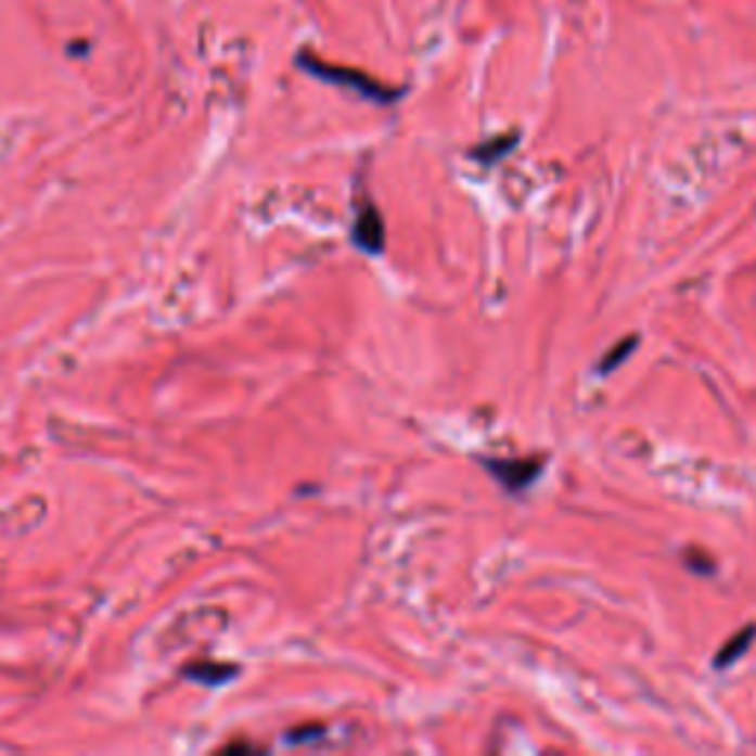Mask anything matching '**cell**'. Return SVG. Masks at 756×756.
Here are the masks:
<instances>
[{"label":"cell","mask_w":756,"mask_h":756,"mask_svg":"<svg viewBox=\"0 0 756 756\" xmlns=\"http://www.w3.org/2000/svg\"><path fill=\"white\" fill-rule=\"evenodd\" d=\"M298 65H302V68H308L310 75L329 80V84L355 89L358 95L370 98V101H375V104H390V101H396V98L402 95V89H387L384 84L373 80L370 75H363V72H355V68H341V65L317 63L313 56H305V54L298 56Z\"/></svg>","instance_id":"cell-1"},{"label":"cell","mask_w":756,"mask_h":756,"mask_svg":"<svg viewBox=\"0 0 756 756\" xmlns=\"http://www.w3.org/2000/svg\"><path fill=\"white\" fill-rule=\"evenodd\" d=\"M485 467L502 488L521 494L538 479L543 467V459H485Z\"/></svg>","instance_id":"cell-2"},{"label":"cell","mask_w":756,"mask_h":756,"mask_svg":"<svg viewBox=\"0 0 756 756\" xmlns=\"http://www.w3.org/2000/svg\"><path fill=\"white\" fill-rule=\"evenodd\" d=\"M351 240L358 243V248L370 252V255H379V252L384 248V222L370 198L358 204V216H355Z\"/></svg>","instance_id":"cell-3"},{"label":"cell","mask_w":756,"mask_h":756,"mask_svg":"<svg viewBox=\"0 0 756 756\" xmlns=\"http://www.w3.org/2000/svg\"><path fill=\"white\" fill-rule=\"evenodd\" d=\"M236 671H240L236 665H225V662H198V665L183 668L190 680L202 682V685H222L225 680L236 677Z\"/></svg>","instance_id":"cell-4"},{"label":"cell","mask_w":756,"mask_h":756,"mask_svg":"<svg viewBox=\"0 0 756 756\" xmlns=\"http://www.w3.org/2000/svg\"><path fill=\"white\" fill-rule=\"evenodd\" d=\"M754 636H756V627H747V629H742V632H735L733 636V641L727 644V648H721L718 653H715V668H730L742 653H745L747 648H751V641H754Z\"/></svg>","instance_id":"cell-5"},{"label":"cell","mask_w":756,"mask_h":756,"mask_svg":"<svg viewBox=\"0 0 756 756\" xmlns=\"http://www.w3.org/2000/svg\"><path fill=\"white\" fill-rule=\"evenodd\" d=\"M636 343H639V337H629V341H620L618 346H615V349L608 351V358H603V361H600V373H612V370H615V367H618V363L624 361V358H629V351L636 349Z\"/></svg>","instance_id":"cell-6"},{"label":"cell","mask_w":756,"mask_h":756,"mask_svg":"<svg viewBox=\"0 0 756 756\" xmlns=\"http://www.w3.org/2000/svg\"><path fill=\"white\" fill-rule=\"evenodd\" d=\"M514 145V137L509 139V137H502V139H497V145H485V149H476L473 154L479 157V161H485V163H494L500 154H505V151L512 149Z\"/></svg>","instance_id":"cell-7"}]
</instances>
